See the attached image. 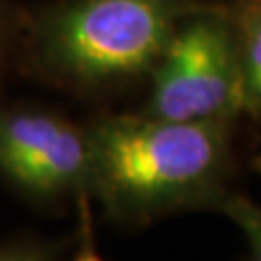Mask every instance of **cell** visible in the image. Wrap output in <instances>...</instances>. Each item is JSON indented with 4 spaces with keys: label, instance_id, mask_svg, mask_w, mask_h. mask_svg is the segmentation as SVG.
Returning a JSON list of instances; mask_svg holds the SVG:
<instances>
[{
    "label": "cell",
    "instance_id": "7",
    "mask_svg": "<svg viewBox=\"0 0 261 261\" xmlns=\"http://www.w3.org/2000/svg\"><path fill=\"white\" fill-rule=\"evenodd\" d=\"M0 261H55V252L41 244L18 242L0 250Z\"/></svg>",
    "mask_w": 261,
    "mask_h": 261
},
{
    "label": "cell",
    "instance_id": "2",
    "mask_svg": "<svg viewBox=\"0 0 261 261\" xmlns=\"http://www.w3.org/2000/svg\"><path fill=\"white\" fill-rule=\"evenodd\" d=\"M203 0H60L28 23V58L72 89H99L151 74L180 21Z\"/></svg>",
    "mask_w": 261,
    "mask_h": 261
},
{
    "label": "cell",
    "instance_id": "4",
    "mask_svg": "<svg viewBox=\"0 0 261 261\" xmlns=\"http://www.w3.org/2000/svg\"><path fill=\"white\" fill-rule=\"evenodd\" d=\"M0 174L37 199L89 196L85 128L45 109H0Z\"/></svg>",
    "mask_w": 261,
    "mask_h": 261
},
{
    "label": "cell",
    "instance_id": "3",
    "mask_svg": "<svg viewBox=\"0 0 261 261\" xmlns=\"http://www.w3.org/2000/svg\"><path fill=\"white\" fill-rule=\"evenodd\" d=\"M149 75L143 114L176 122H234L244 112V85L228 8L207 4L182 19Z\"/></svg>",
    "mask_w": 261,
    "mask_h": 261
},
{
    "label": "cell",
    "instance_id": "8",
    "mask_svg": "<svg viewBox=\"0 0 261 261\" xmlns=\"http://www.w3.org/2000/svg\"><path fill=\"white\" fill-rule=\"evenodd\" d=\"M80 205H82V246L75 253L72 261H105L101 253L97 252L93 242V232H91V217L87 211V194L80 196Z\"/></svg>",
    "mask_w": 261,
    "mask_h": 261
},
{
    "label": "cell",
    "instance_id": "9",
    "mask_svg": "<svg viewBox=\"0 0 261 261\" xmlns=\"http://www.w3.org/2000/svg\"><path fill=\"white\" fill-rule=\"evenodd\" d=\"M4 45H6V23H4V16H2V8H0V62L4 56Z\"/></svg>",
    "mask_w": 261,
    "mask_h": 261
},
{
    "label": "cell",
    "instance_id": "1",
    "mask_svg": "<svg viewBox=\"0 0 261 261\" xmlns=\"http://www.w3.org/2000/svg\"><path fill=\"white\" fill-rule=\"evenodd\" d=\"M89 194L118 223L143 224L190 209H215L228 192L232 122H176L143 112L85 126Z\"/></svg>",
    "mask_w": 261,
    "mask_h": 261
},
{
    "label": "cell",
    "instance_id": "6",
    "mask_svg": "<svg viewBox=\"0 0 261 261\" xmlns=\"http://www.w3.org/2000/svg\"><path fill=\"white\" fill-rule=\"evenodd\" d=\"M215 209L219 213L226 215L232 221L246 240L250 244L253 261H261V205L255 203L252 199L238 194H230L226 192L217 203Z\"/></svg>",
    "mask_w": 261,
    "mask_h": 261
},
{
    "label": "cell",
    "instance_id": "10",
    "mask_svg": "<svg viewBox=\"0 0 261 261\" xmlns=\"http://www.w3.org/2000/svg\"><path fill=\"white\" fill-rule=\"evenodd\" d=\"M255 168H257V172L261 174V153L257 155V159H255Z\"/></svg>",
    "mask_w": 261,
    "mask_h": 261
},
{
    "label": "cell",
    "instance_id": "5",
    "mask_svg": "<svg viewBox=\"0 0 261 261\" xmlns=\"http://www.w3.org/2000/svg\"><path fill=\"white\" fill-rule=\"evenodd\" d=\"M230 12L244 85V112L261 120V0H236Z\"/></svg>",
    "mask_w": 261,
    "mask_h": 261
}]
</instances>
